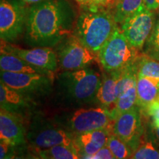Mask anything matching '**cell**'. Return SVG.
Here are the masks:
<instances>
[{
    "instance_id": "cell-1",
    "label": "cell",
    "mask_w": 159,
    "mask_h": 159,
    "mask_svg": "<svg viewBox=\"0 0 159 159\" xmlns=\"http://www.w3.org/2000/svg\"><path fill=\"white\" fill-rule=\"evenodd\" d=\"M77 16L69 0H48L30 6L24 41L32 47L54 48L73 33Z\"/></svg>"
},
{
    "instance_id": "cell-2",
    "label": "cell",
    "mask_w": 159,
    "mask_h": 159,
    "mask_svg": "<svg viewBox=\"0 0 159 159\" xmlns=\"http://www.w3.org/2000/svg\"><path fill=\"white\" fill-rule=\"evenodd\" d=\"M117 26L110 11H81L73 33L85 47L97 55Z\"/></svg>"
},
{
    "instance_id": "cell-3",
    "label": "cell",
    "mask_w": 159,
    "mask_h": 159,
    "mask_svg": "<svg viewBox=\"0 0 159 159\" xmlns=\"http://www.w3.org/2000/svg\"><path fill=\"white\" fill-rule=\"evenodd\" d=\"M101 82L99 75L89 67L63 71L57 77L58 89L63 99L76 105L94 102Z\"/></svg>"
},
{
    "instance_id": "cell-4",
    "label": "cell",
    "mask_w": 159,
    "mask_h": 159,
    "mask_svg": "<svg viewBox=\"0 0 159 159\" xmlns=\"http://www.w3.org/2000/svg\"><path fill=\"white\" fill-rule=\"evenodd\" d=\"M129 43L118 25L97 55L99 63L106 72L122 70L134 64L140 55Z\"/></svg>"
},
{
    "instance_id": "cell-5",
    "label": "cell",
    "mask_w": 159,
    "mask_h": 159,
    "mask_svg": "<svg viewBox=\"0 0 159 159\" xmlns=\"http://www.w3.org/2000/svg\"><path fill=\"white\" fill-rule=\"evenodd\" d=\"M29 7L17 0L0 1L1 41L14 43L24 36Z\"/></svg>"
},
{
    "instance_id": "cell-6",
    "label": "cell",
    "mask_w": 159,
    "mask_h": 159,
    "mask_svg": "<svg viewBox=\"0 0 159 159\" xmlns=\"http://www.w3.org/2000/svg\"><path fill=\"white\" fill-rule=\"evenodd\" d=\"M75 138V136L72 133L61 125L43 120L32 124L27 134V139L30 144L37 151L57 145H66L76 148Z\"/></svg>"
},
{
    "instance_id": "cell-7",
    "label": "cell",
    "mask_w": 159,
    "mask_h": 159,
    "mask_svg": "<svg viewBox=\"0 0 159 159\" xmlns=\"http://www.w3.org/2000/svg\"><path fill=\"white\" fill-rule=\"evenodd\" d=\"M58 66L63 71L77 70L89 67L97 55L85 47L74 33L69 35L53 48Z\"/></svg>"
},
{
    "instance_id": "cell-8",
    "label": "cell",
    "mask_w": 159,
    "mask_h": 159,
    "mask_svg": "<svg viewBox=\"0 0 159 159\" xmlns=\"http://www.w3.org/2000/svg\"><path fill=\"white\" fill-rule=\"evenodd\" d=\"M1 81L30 99L45 96L52 88L53 75L1 71Z\"/></svg>"
},
{
    "instance_id": "cell-9",
    "label": "cell",
    "mask_w": 159,
    "mask_h": 159,
    "mask_svg": "<svg viewBox=\"0 0 159 159\" xmlns=\"http://www.w3.org/2000/svg\"><path fill=\"white\" fill-rule=\"evenodd\" d=\"M114 120L109 109L103 107L80 108L66 119L65 128L75 135L99 129L111 128Z\"/></svg>"
},
{
    "instance_id": "cell-10",
    "label": "cell",
    "mask_w": 159,
    "mask_h": 159,
    "mask_svg": "<svg viewBox=\"0 0 159 159\" xmlns=\"http://www.w3.org/2000/svg\"><path fill=\"white\" fill-rule=\"evenodd\" d=\"M156 12L143 7L119 26L129 43L139 51L143 50L152 33L156 22Z\"/></svg>"
},
{
    "instance_id": "cell-11",
    "label": "cell",
    "mask_w": 159,
    "mask_h": 159,
    "mask_svg": "<svg viewBox=\"0 0 159 159\" xmlns=\"http://www.w3.org/2000/svg\"><path fill=\"white\" fill-rule=\"evenodd\" d=\"M138 105L120 114L115 119L112 127L113 134L122 139L133 150V153L142 144L144 127Z\"/></svg>"
},
{
    "instance_id": "cell-12",
    "label": "cell",
    "mask_w": 159,
    "mask_h": 159,
    "mask_svg": "<svg viewBox=\"0 0 159 159\" xmlns=\"http://www.w3.org/2000/svg\"><path fill=\"white\" fill-rule=\"evenodd\" d=\"M1 49L25 60L27 63L54 73L58 66L55 49L51 47L22 49L14 43L1 41Z\"/></svg>"
},
{
    "instance_id": "cell-13",
    "label": "cell",
    "mask_w": 159,
    "mask_h": 159,
    "mask_svg": "<svg viewBox=\"0 0 159 159\" xmlns=\"http://www.w3.org/2000/svg\"><path fill=\"white\" fill-rule=\"evenodd\" d=\"M27 132L20 115L1 108L0 111V139H5L13 147L25 144Z\"/></svg>"
},
{
    "instance_id": "cell-14",
    "label": "cell",
    "mask_w": 159,
    "mask_h": 159,
    "mask_svg": "<svg viewBox=\"0 0 159 159\" xmlns=\"http://www.w3.org/2000/svg\"><path fill=\"white\" fill-rule=\"evenodd\" d=\"M111 128L95 130L75 135V146L80 156H93L106 146Z\"/></svg>"
},
{
    "instance_id": "cell-15",
    "label": "cell",
    "mask_w": 159,
    "mask_h": 159,
    "mask_svg": "<svg viewBox=\"0 0 159 159\" xmlns=\"http://www.w3.org/2000/svg\"><path fill=\"white\" fill-rule=\"evenodd\" d=\"M122 70L111 72L105 71V74L103 75L102 82L97 92L94 101L101 107L108 109L111 107H114L119 96L117 91V83Z\"/></svg>"
},
{
    "instance_id": "cell-16",
    "label": "cell",
    "mask_w": 159,
    "mask_h": 159,
    "mask_svg": "<svg viewBox=\"0 0 159 159\" xmlns=\"http://www.w3.org/2000/svg\"><path fill=\"white\" fill-rule=\"evenodd\" d=\"M32 99L0 81L1 108L20 115L30 107Z\"/></svg>"
},
{
    "instance_id": "cell-17",
    "label": "cell",
    "mask_w": 159,
    "mask_h": 159,
    "mask_svg": "<svg viewBox=\"0 0 159 159\" xmlns=\"http://www.w3.org/2000/svg\"><path fill=\"white\" fill-rule=\"evenodd\" d=\"M0 69L1 71L11 72L53 75V72L35 66L25 60L2 49L0 52Z\"/></svg>"
},
{
    "instance_id": "cell-18",
    "label": "cell",
    "mask_w": 159,
    "mask_h": 159,
    "mask_svg": "<svg viewBox=\"0 0 159 159\" xmlns=\"http://www.w3.org/2000/svg\"><path fill=\"white\" fill-rule=\"evenodd\" d=\"M137 105L145 111L159 97V80L137 75Z\"/></svg>"
},
{
    "instance_id": "cell-19",
    "label": "cell",
    "mask_w": 159,
    "mask_h": 159,
    "mask_svg": "<svg viewBox=\"0 0 159 159\" xmlns=\"http://www.w3.org/2000/svg\"><path fill=\"white\" fill-rule=\"evenodd\" d=\"M143 7H144L143 0H115L111 13L119 26Z\"/></svg>"
},
{
    "instance_id": "cell-20",
    "label": "cell",
    "mask_w": 159,
    "mask_h": 159,
    "mask_svg": "<svg viewBox=\"0 0 159 159\" xmlns=\"http://www.w3.org/2000/svg\"><path fill=\"white\" fill-rule=\"evenodd\" d=\"M136 105H137V91L136 84H134L117 98L114 107L110 110L113 119L115 120L117 116L130 110Z\"/></svg>"
},
{
    "instance_id": "cell-21",
    "label": "cell",
    "mask_w": 159,
    "mask_h": 159,
    "mask_svg": "<svg viewBox=\"0 0 159 159\" xmlns=\"http://www.w3.org/2000/svg\"><path fill=\"white\" fill-rule=\"evenodd\" d=\"M41 159H81L76 148L66 145H57L46 150H39Z\"/></svg>"
},
{
    "instance_id": "cell-22",
    "label": "cell",
    "mask_w": 159,
    "mask_h": 159,
    "mask_svg": "<svg viewBox=\"0 0 159 159\" xmlns=\"http://www.w3.org/2000/svg\"><path fill=\"white\" fill-rule=\"evenodd\" d=\"M137 75L159 80V61L144 53L139 55L136 61Z\"/></svg>"
},
{
    "instance_id": "cell-23",
    "label": "cell",
    "mask_w": 159,
    "mask_h": 159,
    "mask_svg": "<svg viewBox=\"0 0 159 159\" xmlns=\"http://www.w3.org/2000/svg\"><path fill=\"white\" fill-rule=\"evenodd\" d=\"M156 19L152 33L143 48V53L159 61V9L157 10Z\"/></svg>"
},
{
    "instance_id": "cell-24",
    "label": "cell",
    "mask_w": 159,
    "mask_h": 159,
    "mask_svg": "<svg viewBox=\"0 0 159 159\" xmlns=\"http://www.w3.org/2000/svg\"><path fill=\"white\" fill-rule=\"evenodd\" d=\"M106 146L117 159H128L133 156V150L130 147L114 134L110 135Z\"/></svg>"
},
{
    "instance_id": "cell-25",
    "label": "cell",
    "mask_w": 159,
    "mask_h": 159,
    "mask_svg": "<svg viewBox=\"0 0 159 159\" xmlns=\"http://www.w3.org/2000/svg\"><path fill=\"white\" fill-rule=\"evenodd\" d=\"M132 156L135 159H159V151L152 142H142Z\"/></svg>"
},
{
    "instance_id": "cell-26",
    "label": "cell",
    "mask_w": 159,
    "mask_h": 159,
    "mask_svg": "<svg viewBox=\"0 0 159 159\" xmlns=\"http://www.w3.org/2000/svg\"><path fill=\"white\" fill-rule=\"evenodd\" d=\"M144 111L152 118V124L159 126V99L151 103Z\"/></svg>"
},
{
    "instance_id": "cell-27",
    "label": "cell",
    "mask_w": 159,
    "mask_h": 159,
    "mask_svg": "<svg viewBox=\"0 0 159 159\" xmlns=\"http://www.w3.org/2000/svg\"><path fill=\"white\" fill-rule=\"evenodd\" d=\"M113 157L110 150L105 146L93 156H81V159H112Z\"/></svg>"
},
{
    "instance_id": "cell-28",
    "label": "cell",
    "mask_w": 159,
    "mask_h": 159,
    "mask_svg": "<svg viewBox=\"0 0 159 159\" xmlns=\"http://www.w3.org/2000/svg\"><path fill=\"white\" fill-rule=\"evenodd\" d=\"M81 11H95L99 8L97 7L94 0H75Z\"/></svg>"
},
{
    "instance_id": "cell-29",
    "label": "cell",
    "mask_w": 159,
    "mask_h": 159,
    "mask_svg": "<svg viewBox=\"0 0 159 159\" xmlns=\"http://www.w3.org/2000/svg\"><path fill=\"white\" fill-rule=\"evenodd\" d=\"M13 148L11 143L5 139H0V159H3Z\"/></svg>"
},
{
    "instance_id": "cell-30",
    "label": "cell",
    "mask_w": 159,
    "mask_h": 159,
    "mask_svg": "<svg viewBox=\"0 0 159 159\" xmlns=\"http://www.w3.org/2000/svg\"><path fill=\"white\" fill-rule=\"evenodd\" d=\"M94 2L99 9L107 10V11H111L115 0H94Z\"/></svg>"
},
{
    "instance_id": "cell-31",
    "label": "cell",
    "mask_w": 159,
    "mask_h": 159,
    "mask_svg": "<svg viewBox=\"0 0 159 159\" xmlns=\"http://www.w3.org/2000/svg\"><path fill=\"white\" fill-rule=\"evenodd\" d=\"M151 142L155 146L159 147V126H156L151 123L150 125Z\"/></svg>"
},
{
    "instance_id": "cell-32",
    "label": "cell",
    "mask_w": 159,
    "mask_h": 159,
    "mask_svg": "<svg viewBox=\"0 0 159 159\" xmlns=\"http://www.w3.org/2000/svg\"><path fill=\"white\" fill-rule=\"evenodd\" d=\"M144 6L150 11H156L159 9V4L158 0H143Z\"/></svg>"
},
{
    "instance_id": "cell-33",
    "label": "cell",
    "mask_w": 159,
    "mask_h": 159,
    "mask_svg": "<svg viewBox=\"0 0 159 159\" xmlns=\"http://www.w3.org/2000/svg\"><path fill=\"white\" fill-rule=\"evenodd\" d=\"M17 1H19L23 5L27 6V7H30V6L43 2L48 1V0H17Z\"/></svg>"
},
{
    "instance_id": "cell-34",
    "label": "cell",
    "mask_w": 159,
    "mask_h": 159,
    "mask_svg": "<svg viewBox=\"0 0 159 159\" xmlns=\"http://www.w3.org/2000/svg\"><path fill=\"white\" fill-rule=\"evenodd\" d=\"M15 147H13L11 149V150H10V152H8V154L6 156L5 158L3 159H13L14 158V156H15Z\"/></svg>"
},
{
    "instance_id": "cell-35",
    "label": "cell",
    "mask_w": 159,
    "mask_h": 159,
    "mask_svg": "<svg viewBox=\"0 0 159 159\" xmlns=\"http://www.w3.org/2000/svg\"><path fill=\"white\" fill-rule=\"evenodd\" d=\"M26 159H40V158H38L37 156H35L33 154H28L27 156H26Z\"/></svg>"
},
{
    "instance_id": "cell-36",
    "label": "cell",
    "mask_w": 159,
    "mask_h": 159,
    "mask_svg": "<svg viewBox=\"0 0 159 159\" xmlns=\"http://www.w3.org/2000/svg\"><path fill=\"white\" fill-rule=\"evenodd\" d=\"M13 159H26V158H25V157L23 156V155L21 154H17V155L15 154L14 158Z\"/></svg>"
},
{
    "instance_id": "cell-37",
    "label": "cell",
    "mask_w": 159,
    "mask_h": 159,
    "mask_svg": "<svg viewBox=\"0 0 159 159\" xmlns=\"http://www.w3.org/2000/svg\"><path fill=\"white\" fill-rule=\"evenodd\" d=\"M128 159H135V158H134V157H133V156H132V157H130V158H129Z\"/></svg>"
},
{
    "instance_id": "cell-38",
    "label": "cell",
    "mask_w": 159,
    "mask_h": 159,
    "mask_svg": "<svg viewBox=\"0 0 159 159\" xmlns=\"http://www.w3.org/2000/svg\"><path fill=\"white\" fill-rule=\"evenodd\" d=\"M112 159H117V158H114V157H113V158Z\"/></svg>"
},
{
    "instance_id": "cell-39",
    "label": "cell",
    "mask_w": 159,
    "mask_h": 159,
    "mask_svg": "<svg viewBox=\"0 0 159 159\" xmlns=\"http://www.w3.org/2000/svg\"><path fill=\"white\" fill-rule=\"evenodd\" d=\"M158 4H159V0H158Z\"/></svg>"
},
{
    "instance_id": "cell-40",
    "label": "cell",
    "mask_w": 159,
    "mask_h": 159,
    "mask_svg": "<svg viewBox=\"0 0 159 159\" xmlns=\"http://www.w3.org/2000/svg\"><path fill=\"white\" fill-rule=\"evenodd\" d=\"M158 99H159V97H158Z\"/></svg>"
},
{
    "instance_id": "cell-41",
    "label": "cell",
    "mask_w": 159,
    "mask_h": 159,
    "mask_svg": "<svg viewBox=\"0 0 159 159\" xmlns=\"http://www.w3.org/2000/svg\"></svg>"
}]
</instances>
